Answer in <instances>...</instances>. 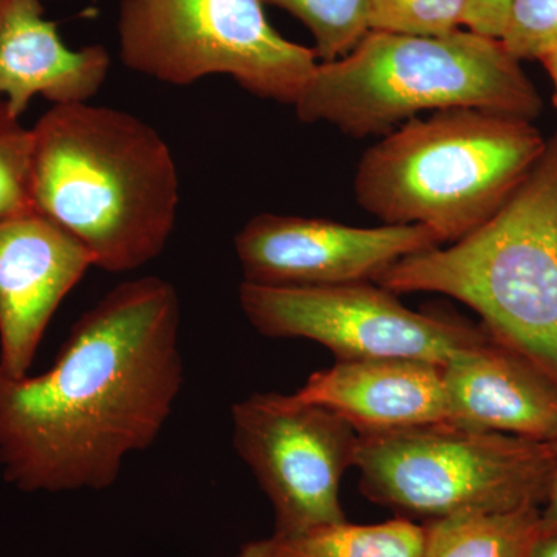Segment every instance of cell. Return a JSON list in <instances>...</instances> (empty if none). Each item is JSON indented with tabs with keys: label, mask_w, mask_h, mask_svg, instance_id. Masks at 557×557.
Segmentation results:
<instances>
[{
	"label": "cell",
	"mask_w": 557,
	"mask_h": 557,
	"mask_svg": "<svg viewBox=\"0 0 557 557\" xmlns=\"http://www.w3.org/2000/svg\"><path fill=\"white\" fill-rule=\"evenodd\" d=\"M533 121L460 108L406 121L359 160L355 199L384 225H423L454 244L490 222L536 166Z\"/></svg>",
	"instance_id": "cell-4"
},
{
	"label": "cell",
	"mask_w": 557,
	"mask_h": 557,
	"mask_svg": "<svg viewBox=\"0 0 557 557\" xmlns=\"http://www.w3.org/2000/svg\"><path fill=\"white\" fill-rule=\"evenodd\" d=\"M397 295L460 300L482 327L557 384V131L518 193L490 222L375 278Z\"/></svg>",
	"instance_id": "cell-5"
},
{
	"label": "cell",
	"mask_w": 557,
	"mask_h": 557,
	"mask_svg": "<svg viewBox=\"0 0 557 557\" xmlns=\"http://www.w3.org/2000/svg\"><path fill=\"white\" fill-rule=\"evenodd\" d=\"M3 2H5V0H0V7L3 5Z\"/></svg>",
	"instance_id": "cell-26"
},
{
	"label": "cell",
	"mask_w": 557,
	"mask_h": 557,
	"mask_svg": "<svg viewBox=\"0 0 557 557\" xmlns=\"http://www.w3.org/2000/svg\"><path fill=\"white\" fill-rule=\"evenodd\" d=\"M228 557H273V553H271L269 539H263V541L245 544L236 555Z\"/></svg>",
	"instance_id": "cell-24"
},
{
	"label": "cell",
	"mask_w": 557,
	"mask_h": 557,
	"mask_svg": "<svg viewBox=\"0 0 557 557\" xmlns=\"http://www.w3.org/2000/svg\"><path fill=\"white\" fill-rule=\"evenodd\" d=\"M120 58L172 86L226 75L262 100L295 104L317 53L267 20L262 0H121Z\"/></svg>",
	"instance_id": "cell-7"
},
{
	"label": "cell",
	"mask_w": 557,
	"mask_h": 557,
	"mask_svg": "<svg viewBox=\"0 0 557 557\" xmlns=\"http://www.w3.org/2000/svg\"><path fill=\"white\" fill-rule=\"evenodd\" d=\"M233 446L274 511L276 537L346 522L341 480L355 468L359 434L298 395L255 394L231 409Z\"/></svg>",
	"instance_id": "cell-9"
},
{
	"label": "cell",
	"mask_w": 557,
	"mask_h": 557,
	"mask_svg": "<svg viewBox=\"0 0 557 557\" xmlns=\"http://www.w3.org/2000/svg\"><path fill=\"white\" fill-rule=\"evenodd\" d=\"M542 106L500 39L460 28L442 36L369 32L339 60L319 62L293 108L302 123L368 138L421 113L471 108L534 121Z\"/></svg>",
	"instance_id": "cell-3"
},
{
	"label": "cell",
	"mask_w": 557,
	"mask_h": 557,
	"mask_svg": "<svg viewBox=\"0 0 557 557\" xmlns=\"http://www.w3.org/2000/svg\"><path fill=\"white\" fill-rule=\"evenodd\" d=\"M373 281L325 287L242 282L240 309L260 335L321 344L336 361L412 358L445 366L485 339V329L410 310Z\"/></svg>",
	"instance_id": "cell-8"
},
{
	"label": "cell",
	"mask_w": 557,
	"mask_h": 557,
	"mask_svg": "<svg viewBox=\"0 0 557 557\" xmlns=\"http://www.w3.org/2000/svg\"><path fill=\"white\" fill-rule=\"evenodd\" d=\"M500 40L516 60L541 61L557 49V0H512Z\"/></svg>",
	"instance_id": "cell-20"
},
{
	"label": "cell",
	"mask_w": 557,
	"mask_h": 557,
	"mask_svg": "<svg viewBox=\"0 0 557 557\" xmlns=\"http://www.w3.org/2000/svg\"><path fill=\"white\" fill-rule=\"evenodd\" d=\"M467 0H368L369 32L442 36L463 28Z\"/></svg>",
	"instance_id": "cell-18"
},
{
	"label": "cell",
	"mask_w": 557,
	"mask_h": 557,
	"mask_svg": "<svg viewBox=\"0 0 557 557\" xmlns=\"http://www.w3.org/2000/svg\"><path fill=\"white\" fill-rule=\"evenodd\" d=\"M91 267L89 249L35 209L0 222V372L28 375L51 317Z\"/></svg>",
	"instance_id": "cell-11"
},
{
	"label": "cell",
	"mask_w": 557,
	"mask_h": 557,
	"mask_svg": "<svg viewBox=\"0 0 557 557\" xmlns=\"http://www.w3.org/2000/svg\"><path fill=\"white\" fill-rule=\"evenodd\" d=\"M102 46L70 49L40 0H5L0 7V97L21 119L36 95L54 106L87 102L108 78Z\"/></svg>",
	"instance_id": "cell-14"
},
{
	"label": "cell",
	"mask_w": 557,
	"mask_h": 557,
	"mask_svg": "<svg viewBox=\"0 0 557 557\" xmlns=\"http://www.w3.org/2000/svg\"><path fill=\"white\" fill-rule=\"evenodd\" d=\"M423 525V557H528L541 533V508L461 512Z\"/></svg>",
	"instance_id": "cell-15"
},
{
	"label": "cell",
	"mask_w": 557,
	"mask_h": 557,
	"mask_svg": "<svg viewBox=\"0 0 557 557\" xmlns=\"http://www.w3.org/2000/svg\"><path fill=\"white\" fill-rule=\"evenodd\" d=\"M171 282L134 278L73 324L40 375L0 372V463L22 491L112 486L153 445L185 381Z\"/></svg>",
	"instance_id": "cell-1"
},
{
	"label": "cell",
	"mask_w": 557,
	"mask_h": 557,
	"mask_svg": "<svg viewBox=\"0 0 557 557\" xmlns=\"http://www.w3.org/2000/svg\"><path fill=\"white\" fill-rule=\"evenodd\" d=\"M33 131L32 205L108 273L159 258L177 220L168 143L145 121L89 102L53 106Z\"/></svg>",
	"instance_id": "cell-2"
},
{
	"label": "cell",
	"mask_w": 557,
	"mask_h": 557,
	"mask_svg": "<svg viewBox=\"0 0 557 557\" xmlns=\"http://www.w3.org/2000/svg\"><path fill=\"white\" fill-rule=\"evenodd\" d=\"M512 0H467L463 28L487 38L500 39Z\"/></svg>",
	"instance_id": "cell-21"
},
{
	"label": "cell",
	"mask_w": 557,
	"mask_h": 557,
	"mask_svg": "<svg viewBox=\"0 0 557 557\" xmlns=\"http://www.w3.org/2000/svg\"><path fill=\"white\" fill-rule=\"evenodd\" d=\"M443 375L450 423L557 442V384L487 332L485 339L457 351Z\"/></svg>",
	"instance_id": "cell-12"
},
{
	"label": "cell",
	"mask_w": 557,
	"mask_h": 557,
	"mask_svg": "<svg viewBox=\"0 0 557 557\" xmlns=\"http://www.w3.org/2000/svg\"><path fill=\"white\" fill-rule=\"evenodd\" d=\"M423 225L362 228L335 220L256 215L234 237L245 282L270 287H325L375 281L398 260L440 247Z\"/></svg>",
	"instance_id": "cell-10"
},
{
	"label": "cell",
	"mask_w": 557,
	"mask_h": 557,
	"mask_svg": "<svg viewBox=\"0 0 557 557\" xmlns=\"http://www.w3.org/2000/svg\"><path fill=\"white\" fill-rule=\"evenodd\" d=\"M539 62L544 65V69L547 70L549 79H552L553 90H555V104L557 108V49L549 51V53L545 54V57Z\"/></svg>",
	"instance_id": "cell-25"
},
{
	"label": "cell",
	"mask_w": 557,
	"mask_h": 557,
	"mask_svg": "<svg viewBox=\"0 0 557 557\" xmlns=\"http://www.w3.org/2000/svg\"><path fill=\"white\" fill-rule=\"evenodd\" d=\"M269 541L273 557H423L426 531L398 516L373 525H354L346 520Z\"/></svg>",
	"instance_id": "cell-16"
},
{
	"label": "cell",
	"mask_w": 557,
	"mask_h": 557,
	"mask_svg": "<svg viewBox=\"0 0 557 557\" xmlns=\"http://www.w3.org/2000/svg\"><path fill=\"white\" fill-rule=\"evenodd\" d=\"M555 448V461H553L552 478H549L547 496L541 507V530H557V442L553 443Z\"/></svg>",
	"instance_id": "cell-22"
},
{
	"label": "cell",
	"mask_w": 557,
	"mask_h": 557,
	"mask_svg": "<svg viewBox=\"0 0 557 557\" xmlns=\"http://www.w3.org/2000/svg\"><path fill=\"white\" fill-rule=\"evenodd\" d=\"M528 557H557V530H541Z\"/></svg>",
	"instance_id": "cell-23"
},
{
	"label": "cell",
	"mask_w": 557,
	"mask_h": 557,
	"mask_svg": "<svg viewBox=\"0 0 557 557\" xmlns=\"http://www.w3.org/2000/svg\"><path fill=\"white\" fill-rule=\"evenodd\" d=\"M296 395L339 413L359 435L450 421L443 366L421 359L336 361Z\"/></svg>",
	"instance_id": "cell-13"
},
{
	"label": "cell",
	"mask_w": 557,
	"mask_h": 557,
	"mask_svg": "<svg viewBox=\"0 0 557 557\" xmlns=\"http://www.w3.org/2000/svg\"><path fill=\"white\" fill-rule=\"evenodd\" d=\"M302 22L319 62L339 60L369 33L368 0H262Z\"/></svg>",
	"instance_id": "cell-17"
},
{
	"label": "cell",
	"mask_w": 557,
	"mask_h": 557,
	"mask_svg": "<svg viewBox=\"0 0 557 557\" xmlns=\"http://www.w3.org/2000/svg\"><path fill=\"white\" fill-rule=\"evenodd\" d=\"M32 157L33 131L0 98V222L33 209Z\"/></svg>",
	"instance_id": "cell-19"
},
{
	"label": "cell",
	"mask_w": 557,
	"mask_h": 557,
	"mask_svg": "<svg viewBox=\"0 0 557 557\" xmlns=\"http://www.w3.org/2000/svg\"><path fill=\"white\" fill-rule=\"evenodd\" d=\"M553 443L445 423L359 435L355 468L369 500L399 518L542 507Z\"/></svg>",
	"instance_id": "cell-6"
}]
</instances>
